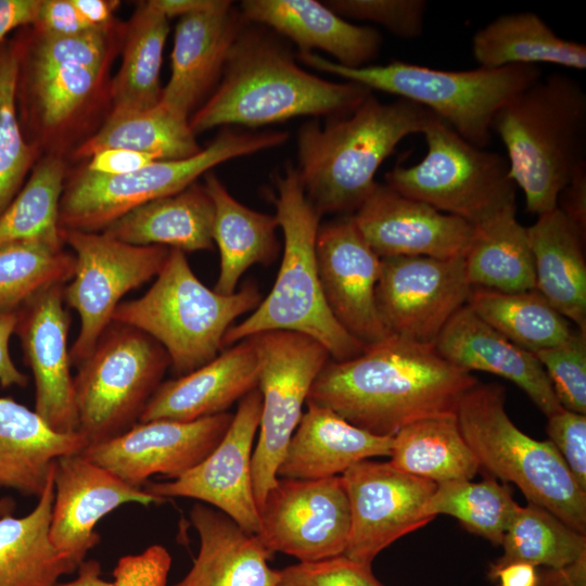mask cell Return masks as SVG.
Returning a JSON list of instances; mask_svg holds the SVG:
<instances>
[{"mask_svg":"<svg viewBox=\"0 0 586 586\" xmlns=\"http://www.w3.org/2000/svg\"><path fill=\"white\" fill-rule=\"evenodd\" d=\"M77 11L91 28H102L113 24L114 12L119 7L117 0H72Z\"/></svg>","mask_w":586,"mask_h":586,"instance_id":"680465c9","label":"cell"},{"mask_svg":"<svg viewBox=\"0 0 586 586\" xmlns=\"http://www.w3.org/2000/svg\"><path fill=\"white\" fill-rule=\"evenodd\" d=\"M585 558L566 568L550 570L544 578V584H548V586H585Z\"/></svg>","mask_w":586,"mask_h":586,"instance_id":"6125c7cd","label":"cell"},{"mask_svg":"<svg viewBox=\"0 0 586 586\" xmlns=\"http://www.w3.org/2000/svg\"><path fill=\"white\" fill-rule=\"evenodd\" d=\"M155 161L156 156L127 149H106L88 158L85 167L104 175H123L138 170Z\"/></svg>","mask_w":586,"mask_h":586,"instance_id":"db71d44e","label":"cell"},{"mask_svg":"<svg viewBox=\"0 0 586 586\" xmlns=\"http://www.w3.org/2000/svg\"><path fill=\"white\" fill-rule=\"evenodd\" d=\"M316 259L326 302L337 322L366 346L391 335L377 308L381 258L352 215L320 225Z\"/></svg>","mask_w":586,"mask_h":586,"instance_id":"ffe728a7","label":"cell"},{"mask_svg":"<svg viewBox=\"0 0 586 586\" xmlns=\"http://www.w3.org/2000/svg\"><path fill=\"white\" fill-rule=\"evenodd\" d=\"M519 505L509 487L494 477L481 482L458 480L436 485L425 506L426 514H448L467 530L499 546Z\"/></svg>","mask_w":586,"mask_h":586,"instance_id":"7bdbcfd3","label":"cell"},{"mask_svg":"<svg viewBox=\"0 0 586 586\" xmlns=\"http://www.w3.org/2000/svg\"><path fill=\"white\" fill-rule=\"evenodd\" d=\"M65 177L62 156L44 154L37 161L20 192L0 214V245L37 240L65 246L59 226Z\"/></svg>","mask_w":586,"mask_h":586,"instance_id":"60d3db41","label":"cell"},{"mask_svg":"<svg viewBox=\"0 0 586 586\" xmlns=\"http://www.w3.org/2000/svg\"><path fill=\"white\" fill-rule=\"evenodd\" d=\"M53 499L52 469L28 514L0 518V586H55L61 576L77 571L51 542Z\"/></svg>","mask_w":586,"mask_h":586,"instance_id":"e575fe53","label":"cell"},{"mask_svg":"<svg viewBox=\"0 0 586 586\" xmlns=\"http://www.w3.org/2000/svg\"><path fill=\"white\" fill-rule=\"evenodd\" d=\"M277 477L316 480L342 475L359 461L391 455L393 437L359 429L332 409L306 400Z\"/></svg>","mask_w":586,"mask_h":586,"instance_id":"83f0119b","label":"cell"},{"mask_svg":"<svg viewBox=\"0 0 586 586\" xmlns=\"http://www.w3.org/2000/svg\"><path fill=\"white\" fill-rule=\"evenodd\" d=\"M353 217L380 258L464 257L475 234V227L467 220L380 183Z\"/></svg>","mask_w":586,"mask_h":586,"instance_id":"603a6c76","label":"cell"},{"mask_svg":"<svg viewBox=\"0 0 586 586\" xmlns=\"http://www.w3.org/2000/svg\"><path fill=\"white\" fill-rule=\"evenodd\" d=\"M472 289L464 257H383L377 308L391 334L434 343L448 320L468 304Z\"/></svg>","mask_w":586,"mask_h":586,"instance_id":"9a60e30c","label":"cell"},{"mask_svg":"<svg viewBox=\"0 0 586 586\" xmlns=\"http://www.w3.org/2000/svg\"><path fill=\"white\" fill-rule=\"evenodd\" d=\"M15 510V501L10 497L0 498V518L12 515Z\"/></svg>","mask_w":586,"mask_h":586,"instance_id":"e7e4bbea","label":"cell"},{"mask_svg":"<svg viewBox=\"0 0 586 586\" xmlns=\"http://www.w3.org/2000/svg\"><path fill=\"white\" fill-rule=\"evenodd\" d=\"M35 29L47 35L69 36L91 27L85 22L72 0H42Z\"/></svg>","mask_w":586,"mask_h":586,"instance_id":"f5cc1de1","label":"cell"},{"mask_svg":"<svg viewBox=\"0 0 586 586\" xmlns=\"http://www.w3.org/2000/svg\"><path fill=\"white\" fill-rule=\"evenodd\" d=\"M422 133L424 157L396 165L385 174L386 186L474 227L515 207L517 186L505 157L471 144L438 117Z\"/></svg>","mask_w":586,"mask_h":586,"instance_id":"8fae6325","label":"cell"},{"mask_svg":"<svg viewBox=\"0 0 586 586\" xmlns=\"http://www.w3.org/2000/svg\"><path fill=\"white\" fill-rule=\"evenodd\" d=\"M214 204L204 186L145 203L112 222L105 234L132 245H161L182 252L214 246Z\"/></svg>","mask_w":586,"mask_h":586,"instance_id":"1f68e13d","label":"cell"},{"mask_svg":"<svg viewBox=\"0 0 586 586\" xmlns=\"http://www.w3.org/2000/svg\"><path fill=\"white\" fill-rule=\"evenodd\" d=\"M468 305L506 339L533 354L573 332L570 321L536 289L506 293L473 288Z\"/></svg>","mask_w":586,"mask_h":586,"instance_id":"ab89813d","label":"cell"},{"mask_svg":"<svg viewBox=\"0 0 586 586\" xmlns=\"http://www.w3.org/2000/svg\"><path fill=\"white\" fill-rule=\"evenodd\" d=\"M20 53L15 38L0 42V214L20 192L40 158L22 128L17 107Z\"/></svg>","mask_w":586,"mask_h":586,"instance_id":"f6af8a7d","label":"cell"},{"mask_svg":"<svg viewBox=\"0 0 586 586\" xmlns=\"http://www.w3.org/2000/svg\"><path fill=\"white\" fill-rule=\"evenodd\" d=\"M61 238L75 256L74 275L64 285L63 297L79 316V331L69 348L72 366L78 367L111 324L122 298L160 273L169 249L132 245L104 232L61 229Z\"/></svg>","mask_w":586,"mask_h":586,"instance_id":"4fadbf2b","label":"cell"},{"mask_svg":"<svg viewBox=\"0 0 586 586\" xmlns=\"http://www.w3.org/2000/svg\"><path fill=\"white\" fill-rule=\"evenodd\" d=\"M262 395L253 390L240 402L219 444L178 479L151 483L144 491L157 497H184L211 505L245 531H259L253 476V444L259 428Z\"/></svg>","mask_w":586,"mask_h":586,"instance_id":"d6986e66","label":"cell"},{"mask_svg":"<svg viewBox=\"0 0 586 586\" xmlns=\"http://www.w3.org/2000/svg\"><path fill=\"white\" fill-rule=\"evenodd\" d=\"M42 0H0V42L18 28L33 25Z\"/></svg>","mask_w":586,"mask_h":586,"instance_id":"6f0895ef","label":"cell"},{"mask_svg":"<svg viewBox=\"0 0 586 586\" xmlns=\"http://www.w3.org/2000/svg\"><path fill=\"white\" fill-rule=\"evenodd\" d=\"M297 59L314 69L357 82L371 91H383L417 103L482 149L491 142L492 120L498 109L542 77L537 65L444 71L394 61L349 68L314 52L298 53Z\"/></svg>","mask_w":586,"mask_h":586,"instance_id":"52a82bcc","label":"cell"},{"mask_svg":"<svg viewBox=\"0 0 586 586\" xmlns=\"http://www.w3.org/2000/svg\"><path fill=\"white\" fill-rule=\"evenodd\" d=\"M477 382L433 343L391 334L355 358L329 360L307 400L373 435L393 437L413 422L456 416L462 395Z\"/></svg>","mask_w":586,"mask_h":586,"instance_id":"6da1fadb","label":"cell"},{"mask_svg":"<svg viewBox=\"0 0 586 586\" xmlns=\"http://www.w3.org/2000/svg\"><path fill=\"white\" fill-rule=\"evenodd\" d=\"M259 358L252 336L221 351L213 360L162 382L139 422L167 419L189 422L227 412L258 386Z\"/></svg>","mask_w":586,"mask_h":586,"instance_id":"d4e9b609","label":"cell"},{"mask_svg":"<svg viewBox=\"0 0 586 586\" xmlns=\"http://www.w3.org/2000/svg\"><path fill=\"white\" fill-rule=\"evenodd\" d=\"M169 367L166 351L153 337L112 321L73 379L77 432L90 445L129 430Z\"/></svg>","mask_w":586,"mask_h":586,"instance_id":"30bf717a","label":"cell"},{"mask_svg":"<svg viewBox=\"0 0 586 586\" xmlns=\"http://www.w3.org/2000/svg\"><path fill=\"white\" fill-rule=\"evenodd\" d=\"M252 337L259 358L257 388L262 395L258 440L252 455L259 512L278 480V467L303 416L311 385L330 355L319 342L301 333L268 331Z\"/></svg>","mask_w":586,"mask_h":586,"instance_id":"7c38bea8","label":"cell"},{"mask_svg":"<svg viewBox=\"0 0 586 586\" xmlns=\"http://www.w3.org/2000/svg\"><path fill=\"white\" fill-rule=\"evenodd\" d=\"M557 208L585 237L586 234V164L581 166L558 196Z\"/></svg>","mask_w":586,"mask_h":586,"instance_id":"11a10c76","label":"cell"},{"mask_svg":"<svg viewBox=\"0 0 586 586\" xmlns=\"http://www.w3.org/2000/svg\"><path fill=\"white\" fill-rule=\"evenodd\" d=\"M53 485L50 538L56 550L77 568L100 543L94 528L104 515L125 504L148 506L166 500L127 484L80 453L54 461Z\"/></svg>","mask_w":586,"mask_h":586,"instance_id":"44dd1931","label":"cell"},{"mask_svg":"<svg viewBox=\"0 0 586 586\" xmlns=\"http://www.w3.org/2000/svg\"><path fill=\"white\" fill-rule=\"evenodd\" d=\"M75 256L37 240L0 245V309L18 310L41 291L73 278Z\"/></svg>","mask_w":586,"mask_h":586,"instance_id":"ee69618b","label":"cell"},{"mask_svg":"<svg viewBox=\"0 0 586 586\" xmlns=\"http://www.w3.org/2000/svg\"><path fill=\"white\" fill-rule=\"evenodd\" d=\"M560 405L586 413V333L573 331L561 343L534 353Z\"/></svg>","mask_w":586,"mask_h":586,"instance_id":"7dc6e473","label":"cell"},{"mask_svg":"<svg viewBox=\"0 0 586 586\" xmlns=\"http://www.w3.org/2000/svg\"><path fill=\"white\" fill-rule=\"evenodd\" d=\"M390 458L397 469L435 484L472 480L481 469L456 416L423 419L403 428L393 436Z\"/></svg>","mask_w":586,"mask_h":586,"instance_id":"f35d334b","label":"cell"},{"mask_svg":"<svg viewBox=\"0 0 586 586\" xmlns=\"http://www.w3.org/2000/svg\"><path fill=\"white\" fill-rule=\"evenodd\" d=\"M270 195L284 240L278 276L252 314L228 329L224 346L262 332L289 331L319 342L332 360L359 356L367 346L337 322L321 289L316 259L321 215L307 199L297 169L289 166L278 175Z\"/></svg>","mask_w":586,"mask_h":586,"instance_id":"5b68a950","label":"cell"},{"mask_svg":"<svg viewBox=\"0 0 586 586\" xmlns=\"http://www.w3.org/2000/svg\"><path fill=\"white\" fill-rule=\"evenodd\" d=\"M151 2L169 20L208 9L215 0H151Z\"/></svg>","mask_w":586,"mask_h":586,"instance_id":"94428289","label":"cell"},{"mask_svg":"<svg viewBox=\"0 0 586 586\" xmlns=\"http://www.w3.org/2000/svg\"><path fill=\"white\" fill-rule=\"evenodd\" d=\"M502 556L491 571L511 562L566 568L586 557V537L540 506L519 505L504 535Z\"/></svg>","mask_w":586,"mask_h":586,"instance_id":"b9f144b4","label":"cell"},{"mask_svg":"<svg viewBox=\"0 0 586 586\" xmlns=\"http://www.w3.org/2000/svg\"><path fill=\"white\" fill-rule=\"evenodd\" d=\"M110 67L39 68L20 63L17 107L24 132L40 152L63 157L84 141L103 109H111ZM72 151V152H73Z\"/></svg>","mask_w":586,"mask_h":586,"instance_id":"e0dca14e","label":"cell"},{"mask_svg":"<svg viewBox=\"0 0 586 586\" xmlns=\"http://www.w3.org/2000/svg\"><path fill=\"white\" fill-rule=\"evenodd\" d=\"M506 391L498 383H476L461 397L459 429L480 467L517 485L528 502L543 507L585 535L584 492L550 441L523 433L506 411Z\"/></svg>","mask_w":586,"mask_h":586,"instance_id":"ba28073f","label":"cell"},{"mask_svg":"<svg viewBox=\"0 0 586 586\" xmlns=\"http://www.w3.org/2000/svg\"><path fill=\"white\" fill-rule=\"evenodd\" d=\"M17 310L0 309V385L26 386L28 378L14 364L9 348L10 339L15 333Z\"/></svg>","mask_w":586,"mask_h":586,"instance_id":"9f6ffc18","label":"cell"},{"mask_svg":"<svg viewBox=\"0 0 586 586\" xmlns=\"http://www.w3.org/2000/svg\"><path fill=\"white\" fill-rule=\"evenodd\" d=\"M278 586H384L371 565L340 555L311 562H298L279 571Z\"/></svg>","mask_w":586,"mask_h":586,"instance_id":"681fc988","label":"cell"},{"mask_svg":"<svg viewBox=\"0 0 586 586\" xmlns=\"http://www.w3.org/2000/svg\"><path fill=\"white\" fill-rule=\"evenodd\" d=\"M106 149H127L158 160H182L202 150L189 120L174 115L160 102L143 111L110 112L97 131L72 152V157L84 161Z\"/></svg>","mask_w":586,"mask_h":586,"instance_id":"74e56055","label":"cell"},{"mask_svg":"<svg viewBox=\"0 0 586 586\" xmlns=\"http://www.w3.org/2000/svg\"><path fill=\"white\" fill-rule=\"evenodd\" d=\"M101 563L97 560L82 561L77 569V576L66 583H58L55 586H116L113 582L102 578Z\"/></svg>","mask_w":586,"mask_h":586,"instance_id":"be15d7a7","label":"cell"},{"mask_svg":"<svg viewBox=\"0 0 586 586\" xmlns=\"http://www.w3.org/2000/svg\"><path fill=\"white\" fill-rule=\"evenodd\" d=\"M205 189L214 204L213 241L220 255L214 290L229 295L253 265L269 266L280 252L275 215L249 208L237 201L215 173L205 174Z\"/></svg>","mask_w":586,"mask_h":586,"instance_id":"d6a6232c","label":"cell"},{"mask_svg":"<svg viewBox=\"0 0 586 586\" xmlns=\"http://www.w3.org/2000/svg\"><path fill=\"white\" fill-rule=\"evenodd\" d=\"M342 477L351 512L344 555L354 561L371 565L395 540L434 520L425 506L437 484L406 473L390 461H359Z\"/></svg>","mask_w":586,"mask_h":586,"instance_id":"2e32d148","label":"cell"},{"mask_svg":"<svg viewBox=\"0 0 586 586\" xmlns=\"http://www.w3.org/2000/svg\"><path fill=\"white\" fill-rule=\"evenodd\" d=\"M437 117L398 99L380 102L372 93L351 114L302 125L297 133V173L317 212L352 215L375 189L374 177L398 143L422 133Z\"/></svg>","mask_w":586,"mask_h":586,"instance_id":"3957f363","label":"cell"},{"mask_svg":"<svg viewBox=\"0 0 586 586\" xmlns=\"http://www.w3.org/2000/svg\"><path fill=\"white\" fill-rule=\"evenodd\" d=\"M547 418L549 441L586 492V416L561 408Z\"/></svg>","mask_w":586,"mask_h":586,"instance_id":"f907efd6","label":"cell"},{"mask_svg":"<svg viewBox=\"0 0 586 586\" xmlns=\"http://www.w3.org/2000/svg\"><path fill=\"white\" fill-rule=\"evenodd\" d=\"M534 259L535 289L564 318L586 333L585 237L555 208L526 228Z\"/></svg>","mask_w":586,"mask_h":586,"instance_id":"4dcf8cb0","label":"cell"},{"mask_svg":"<svg viewBox=\"0 0 586 586\" xmlns=\"http://www.w3.org/2000/svg\"><path fill=\"white\" fill-rule=\"evenodd\" d=\"M472 54L489 69L539 63L586 68V46L558 36L533 12L502 14L476 30Z\"/></svg>","mask_w":586,"mask_h":586,"instance_id":"836d02e7","label":"cell"},{"mask_svg":"<svg viewBox=\"0 0 586 586\" xmlns=\"http://www.w3.org/2000/svg\"><path fill=\"white\" fill-rule=\"evenodd\" d=\"M88 445L81 433L56 432L35 410L0 397V487L39 497L54 461Z\"/></svg>","mask_w":586,"mask_h":586,"instance_id":"f546056e","label":"cell"},{"mask_svg":"<svg viewBox=\"0 0 586 586\" xmlns=\"http://www.w3.org/2000/svg\"><path fill=\"white\" fill-rule=\"evenodd\" d=\"M232 417L224 412L189 422H137L115 437L88 445L80 455L141 488L154 474L175 480L199 464L222 440Z\"/></svg>","mask_w":586,"mask_h":586,"instance_id":"ac0fdd59","label":"cell"},{"mask_svg":"<svg viewBox=\"0 0 586 586\" xmlns=\"http://www.w3.org/2000/svg\"><path fill=\"white\" fill-rule=\"evenodd\" d=\"M370 93L357 82L330 81L303 69L267 27L246 22L219 84L189 117V126L196 136L218 126L257 128L300 116H345Z\"/></svg>","mask_w":586,"mask_h":586,"instance_id":"7a4b0ae2","label":"cell"},{"mask_svg":"<svg viewBox=\"0 0 586 586\" xmlns=\"http://www.w3.org/2000/svg\"><path fill=\"white\" fill-rule=\"evenodd\" d=\"M168 21L150 0L140 2L126 22L120 66L110 84L111 112L143 111L158 104Z\"/></svg>","mask_w":586,"mask_h":586,"instance_id":"d590c367","label":"cell"},{"mask_svg":"<svg viewBox=\"0 0 586 586\" xmlns=\"http://www.w3.org/2000/svg\"><path fill=\"white\" fill-rule=\"evenodd\" d=\"M260 302L255 284L229 295L208 289L191 269L186 253L169 249L151 288L138 298L122 302L112 321L137 328L158 342L180 377L213 360L222 351L232 322Z\"/></svg>","mask_w":586,"mask_h":586,"instance_id":"8992f818","label":"cell"},{"mask_svg":"<svg viewBox=\"0 0 586 586\" xmlns=\"http://www.w3.org/2000/svg\"><path fill=\"white\" fill-rule=\"evenodd\" d=\"M489 575L498 579V586H537L539 576L535 565L525 562H511L492 570Z\"/></svg>","mask_w":586,"mask_h":586,"instance_id":"91938a15","label":"cell"},{"mask_svg":"<svg viewBox=\"0 0 586 586\" xmlns=\"http://www.w3.org/2000/svg\"><path fill=\"white\" fill-rule=\"evenodd\" d=\"M351 512L342 475L316 480L278 477L259 509L257 536L272 553L300 562L344 555Z\"/></svg>","mask_w":586,"mask_h":586,"instance_id":"5bb4252c","label":"cell"},{"mask_svg":"<svg viewBox=\"0 0 586 586\" xmlns=\"http://www.w3.org/2000/svg\"><path fill=\"white\" fill-rule=\"evenodd\" d=\"M190 519L200 538L199 553L173 586H278L279 571L268 565L271 552L256 534L203 502L193 505Z\"/></svg>","mask_w":586,"mask_h":586,"instance_id":"f1b7e54d","label":"cell"},{"mask_svg":"<svg viewBox=\"0 0 586 586\" xmlns=\"http://www.w3.org/2000/svg\"><path fill=\"white\" fill-rule=\"evenodd\" d=\"M507 151L509 176L526 211L543 215L586 164V93L574 78L552 73L504 103L492 120Z\"/></svg>","mask_w":586,"mask_h":586,"instance_id":"277c9868","label":"cell"},{"mask_svg":"<svg viewBox=\"0 0 586 586\" xmlns=\"http://www.w3.org/2000/svg\"><path fill=\"white\" fill-rule=\"evenodd\" d=\"M246 21L231 1L215 0L203 11L181 16L174 36L170 77L160 103L188 119L220 81L230 49Z\"/></svg>","mask_w":586,"mask_h":586,"instance_id":"cb8c5ba5","label":"cell"},{"mask_svg":"<svg viewBox=\"0 0 586 586\" xmlns=\"http://www.w3.org/2000/svg\"><path fill=\"white\" fill-rule=\"evenodd\" d=\"M286 131H240L231 127L193 156L155 161L123 175H104L84 166L66 173L60 202L63 230L102 232L130 211L153 200L180 192L229 160L283 144Z\"/></svg>","mask_w":586,"mask_h":586,"instance_id":"9c48e42d","label":"cell"},{"mask_svg":"<svg viewBox=\"0 0 586 586\" xmlns=\"http://www.w3.org/2000/svg\"><path fill=\"white\" fill-rule=\"evenodd\" d=\"M240 12L246 22L291 39L298 53L321 50L344 67L367 66L381 50L377 29L352 24L316 0H244Z\"/></svg>","mask_w":586,"mask_h":586,"instance_id":"4316f807","label":"cell"},{"mask_svg":"<svg viewBox=\"0 0 586 586\" xmlns=\"http://www.w3.org/2000/svg\"><path fill=\"white\" fill-rule=\"evenodd\" d=\"M64 285L48 288L17 310V334L25 364L35 381V411L60 433L78 430L71 374L68 330L71 316Z\"/></svg>","mask_w":586,"mask_h":586,"instance_id":"7402d4cb","label":"cell"},{"mask_svg":"<svg viewBox=\"0 0 586 586\" xmlns=\"http://www.w3.org/2000/svg\"><path fill=\"white\" fill-rule=\"evenodd\" d=\"M467 278L473 288L498 292L535 289L534 259L526 228L509 208L475 227L464 256Z\"/></svg>","mask_w":586,"mask_h":586,"instance_id":"8d00e7d4","label":"cell"},{"mask_svg":"<svg viewBox=\"0 0 586 586\" xmlns=\"http://www.w3.org/2000/svg\"><path fill=\"white\" fill-rule=\"evenodd\" d=\"M16 37L22 65L51 68L66 65L90 68L111 67L122 51L126 23L115 21L102 28H91L69 36L38 31L31 25Z\"/></svg>","mask_w":586,"mask_h":586,"instance_id":"bcb514c9","label":"cell"},{"mask_svg":"<svg viewBox=\"0 0 586 586\" xmlns=\"http://www.w3.org/2000/svg\"><path fill=\"white\" fill-rule=\"evenodd\" d=\"M433 344L445 360L463 371L489 372L513 382L547 417L563 408L536 356L506 339L468 304L448 320Z\"/></svg>","mask_w":586,"mask_h":586,"instance_id":"484cf974","label":"cell"},{"mask_svg":"<svg viewBox=\"0 0 586 586\" xmlns=\"http://www.w3.org/2000/svg\"><path fill=\"white\" fill-rule=\"evenodd\" d=\"M171 557L162 545L122 557L113 570L116 586H167Z\"/></svg>","mask_w":586,"mask_h":586,"instance_id":"816d5d0a","label":"cell"},{"mask_svg":"<svg viewBox=\"0 0 586 586\" xmlns=\"http://www.w3.org/2000/svg\"><path fill=\"white\" fill-rule=\"evenodd\" d=\"M341 17L377 23L403 39L423 31L424 0H329L323 2Z\"/></svg>","mask_w":586,"mask_h":586,"instance_id":"c3c4849f","label":"cell"}]
</instances>
